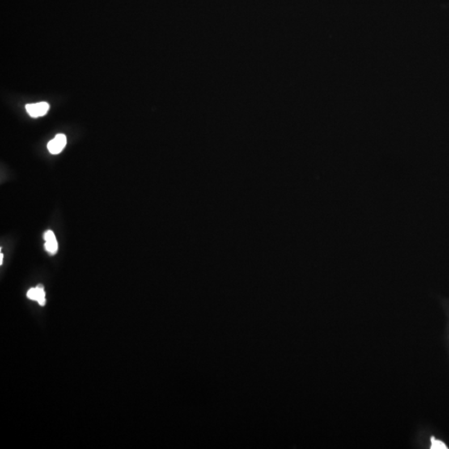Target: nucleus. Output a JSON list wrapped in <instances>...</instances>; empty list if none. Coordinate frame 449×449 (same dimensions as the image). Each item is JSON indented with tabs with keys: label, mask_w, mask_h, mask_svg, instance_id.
<instances>
[{
	"label": "nucleus",
	"mask_w": 449,
	"mask_h": 449,
	"mask_svg": "<svg viewBox=\"0 0 449 449\" xmlns=\"http://www.w3.org/2000/svg\"><path fill=\"white\" fill-rule=\"evenodd\" d=\"M44 240H45V249L50 255H54L57 253V240L55 237L54 233L52 230H47L44 233Z\"/></svg>",
	"instance_id": "nucleus-4"
},
{
	"label": "nucleus",
	"mask_w": 449,
	"mask_h": 449,
	"mask_svg": "<svg viewBox=\"0 0 449 449\" xmlns=\"http://www.w3.org/2000/svg\"><path fill=\"white\" fill-rule=\"evenodd\" d=\"M3 258H4V256H3V254H1V258H0V264H3Z\"/></svg>",
	"instance_id": "nucleus-6"
},
{
	"label": "nucleus",
	"mask_w": 449,
	"mask_h": 449,
	"mask_svg": "<svg viewBox=\"0 0 449 449\" xmlns=\"http://www.w3.org/2000/svg\"><path fill=\"white\" fill-rule=\"evenodd\" d=\"M27 296L28 299L38 301L40 306H45V292H44V286L38 285L36 288L30 289L27 291Z\"/></svg>",
	"instance_id": "nucleus-3"
},
{
	"label": "nucleus",
	"mask_w": 449,
	"mask_h": 449,
	"mask_svg": "<svg viewBox=\"0 0 449 449\" xmlns=\"http://www.w3.org/2000/svg\"><path fill=\"white\" fill-rule=\"evenodd\" d=\"M49 110V104L45 102L26 105V111L32 117L44 116Z\"/></svg>",
	"instance_id": "nucleus-1"
},
{
	"label": "nucleus",
	"mask_w": 449,
	"mask_h": 449,
	"mask_svg": "<svg viewBox=\"0 0 449 449\" xmlns=\"http://www.w3.org/2000/svg\"><path fill=\"white\" fill-rule=\"evenodd\" d=\"M67 137L64 134H58L48 143V149L52 154H58L66 146Z\"/></svg>",
	"instance_id": "nucleus-2"
},
{
	"label": "nucleus",
	"mask_w": 449,
	"mask_h": 449,
	"mask_svg": "<svg viewBox=\"0 0 449 449\" xmlns=\"http://www.w3.org/2000/svg\"><path fill=\"white\" fill-rule=\"evenodd\" d=\"M431 449H447V445L440 440H437L435 438H431Z\"/></svg>",
	"instance_id": "nucleus-5"
}]
</instances>
